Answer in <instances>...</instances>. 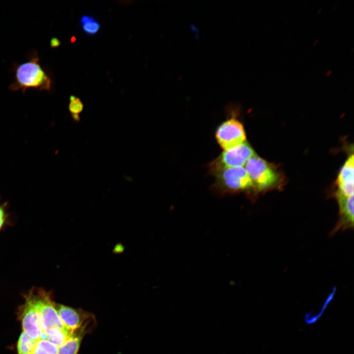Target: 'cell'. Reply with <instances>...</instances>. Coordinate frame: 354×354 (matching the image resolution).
I'll use <instances>...</instances> for the list:
<instances>
[{
  "label": "cell",
  "instance_id": "cell-7",
  "mask_svg": "<svg viewBox=\"0 0 354 354\" xmlns=\"http://www.w3.org/2000/svg\"><path fill=\"white\" fill-rule=\"evenodd\" d=\"M216 138L220 146L225 150L242 144L246 140L242 125L233 118L225 121L218 128Z\"/></svg>",
  "mask_w": 354,
  "mask_h": 354
},
{
  "label": "cell",
  "instance_id": "cell-12",
  "mask_svg": "<svg viewBox=\"0 0 354 354\" xmlns=\"http://www.w3.org/2000/svg\"><path fill=\"white\" fill-rule=\"evenodd\" d=\"M72 331L70 329H62L59 327H52L46 333L47 340L59 347L68 339Z\"/></svg>",
  "mask_w": 354,
  "mask_h": 354
},
{
  "label": "cell",
  "instance_id": "cell-18",
  "mask_svg": "<svg viewBox=\"0 0 354 354\" xmlns=\"http://www.w3.org/2000/svg\"><path fill=\"white\" fill-rule=\"evenodd\" d=\"M60 45L59 40L56 38H54L51 40V46L53 47H57Z\"/></svg>",
  "mask_w": 354,
  "mask_h": 354
},
{
  "label": "cell",
  "instance_id": "cell-15",
  "mask_svg": "<svg viewBox=\"0 0 354 354\" xmlns=\"http://www.w3.org/2000/svg\"><path fill=\"white\" fill-rule=\"evenodd\" d=\"M59 347L45 339L37 340L33 352L35 354H58Z\"/></svg>",
  "mask_w": 354,
  "mask_h": 354
},
{
  "label": "cell",
  "instance_id": "cell-19",
  "mask_svg": "<svg viewBox=\"0 0 354 354\" xmlns=\"http://www.w3.org/2000/svg\"><path fill=\"white\" fill-rule=\"evenodd\" d=\"M123 250V247L120 244H117L114 248V252L116 253H120Z\"/></svg>",
  "mask_w": 354,
  "mask_h": 354
},
{
  "label": "cell",
  "instance_id": "cell-11",
  "mask_svg": "<svg viewBox=\"0 0 354 354\" xmlns=\"http://www.w3.org/2000/svg\"><path fill=\"white\" fill-rule=\"evenodd\" d=\"M88 323L73 330L68 339L59 347L58 354H77L83 338L88 330Z\"/></svg>",
  "mask_w": 354,
  "mask_h": 354
},
{
  "label": "cell",
  "instance_id": "cell-9",
  "mask_svg": "<svg viewBox=\"0 0 354 354\" xmlns=\"http://www.w3.org/2000/svg\"><path fill=\"white\" fill-rule=\"evenodd\" d=\"M354 158L352 154L347 159L339 173L337 180L338 194L354 195Z\"/></svg>",
  "mask_w": 354,
  "mask_h": 354
},
{
  "label": "cell",
  "instance_id": "cell-8",
  "mask_svg": "<svg viewBox=\"0 0 354 354\" xmlns=\"http://www.w3.org/2000/svg\"><path fill=\"white\" fill-rule=\"evenodd\" d=\"M55 307L63 324L72 330L88 322L90 315L85 312L60 304H56Z\"/></svg>",
  "mask_w": 354,
  "mask_h": 354
},
{
  "label": "cell",
  "instance_id": "cell-3",
  "mask_svg": "<svg viewBox=\"0 0 354 354\" xmlns=\"http://www.w3.org/2000/svg\"><path fill=\"white\" fill-rule=\"evenodd\" d=\"M16 78L17 87L23 90L30 88L49 90L51 87V79L35 59L20 65Z\"/></svg>",
  "mask_w": 354,
  "mask_h": 354
},
{
  "label": "cell",
  "instance_id": "cell-6",
  "mask_svg": "<svg viewBox=\"0 0 354 354\" xmlns=\"http://www.w3.org/2000/svg\"><path fill=\"white\" fill-rule=\"evenodd\" d=\"M214 173L217 185L226 191L236 192L252 187L251 179L243 167L226 168Z\"/></svg>",
  "mask_w": 354,
  "mask_h": 354
},
{
  "label": "cell",
  "instance_id": "cell-16",
  "mask_svg": "<svg viewBox=\"0 0 354 354\" xmlns=\"http://www.w3.org/2000/svg\"><path fill=\"white\" fill-rule=\"evenodd\" d=\"M69 101L68 109L71 116L79 115L84 109V104L81 99L75 95H71Z\"/></svg>",
  "mask_w": 354,
  "mask_h": 354
},
{
  "label": "cell",
  "instance_id": "cell-5",
  "mask_svg": "<svg viewBox=\"0 0 354 354\" xmlns=\"http://www.w3.org/2000/svg\"><path fill=\"white\" fill-rule=\"evenodd\" d=\"M255 154L251 147L245 142L236 147L224 151L212 162L211 169L214 173L226 168L242 167Z\"/></svg>",
  "mask_w": 354,
  "mask_h": 354
},
{
  "label": "cell",
  "instance_id": "cell-13",
  "mask_svg": "<svg viewBox=\"0 0 354 354\" xmlns=\"http://www.w3.org/2000/svg\"><path fill=\"white\" fill-rule=\"evenodd\" d=\"M80 23L83 31L88 35L96 34L100 28L99 22L93 16L88 15H82Z\"/></svg>",
  "mask_w": 354,
  "mask_h": 354
},
{
  "label": "cell",
  "instance_id": "cell-20",
  "mask_svg": "<svg viewBox=\"0 0 354 354\" xmlns=\"http://www.w3.org/2000/svg\"><path fill=\"white\" fill-rule=\"evenodd\" d=\"M31 354H35L34 353V352L33 351Z\"/></svg>",
  "mask_w": 354,
  "mask_h": 354
},
{
  "label": "cell",
  "instance_id": "cell-4",
  "mask_svg": "<svg viewBox=\"0 0 354 354\" xmlns=\"http://www.w3.org/2000/svg\"><path fill=\"white\" fill-rule=\"evenodd\" d=\"M25 303L20 307L19 317L23 331L29 337L39 340L41 334L39 315L32 288L24 294Z\"/></svg>",
  "mask_w": 354,
  "mask_h": 354
},
{
  "label": "cell",
  "instance_id": "cell-2",
  "mask_svg": "<svg viewBox=\"0 0 354 354\" xmlns=\"http://www.w3.org/2000/svg\"><path fill=\"white\" fill-rule=\"evenodd\" d=\"M38 310L41 334L39 339L47 340L46 332L50 328L70 329L62 322L56 309L51 292L42 289L32 288Z\"/></svg>",
  "mask_w": 354,
  "mask_h": 354
},
{
  "label": "cell",
  "instance_id": "cell-17",
  "mask_svg": "<svg viewBox=\"0 0 354 354\" xmlns=\"http://www.w3.org/2000/svg\"><path fill=\"white\" fill-rule=\"evenodd\" d=\"M8 214L3 205L0 204V231L8 224Z\"/></svg>",
  "mask_w": 354,
  "mask_h": 354
},
{
  "label": "cell",
  "instance_id": "cell-10",
  "mask_svg": "<svg viewBox=\"0 0 354 354\" xmlns=\"http://www.w3.org/2000/svg\"><path fill=\"white\" fill-rule=\"evenodd\" d=\"M339 208V219L335 227L340 229L353 228L354 226V195L345 196L336 193Z\"/></svg>",
  "mask_w": 354,
  "mask_h": 354
},
{
  "label": "cell",
  "instance_id": "cell-14",
  "mask_svg": "<svg viewBox=\"0 0 354 354\" xmlns=\"http://www.w3.org/2000/svg\"><path fill=\"white\" fill-rule=\"evenodd\" d=\"M37 340L30 338L23 331L17 342L18 354H31L34 350Z\"/></svg>",
  "mask_w": 354,
  "mask_h": 354
},
{
  "label": "cell",
  "instance_id": "cell-1",
  "mask_svg": "<svg viewBox=\"0 0 354 354\" xmlns=\"http://www.w3.org/2000/svg\"><path fill=\"white\" fill-rule=\"evenodd\" d=\"M244 166L252 187L258 191L270 189L279 182L280 176L275 168L256 154Z\"/></svg>",
  "mask_w": 354,
  "mask_h": 354
}]
</instances>
